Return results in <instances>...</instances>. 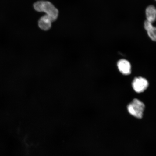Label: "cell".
<instances>
[{
  "instance_id": "1",
  "label": "cell",
  "mask_w": 156,
  "mask_h": 156,
  "mask_svg": "<svg viewBox=\"0 0 156 156\" xmlns=\"http://www.w3.org/2000/svg\"><path fill=\"white\" fill-rule=\"evenodd\" d=\"M34 7L35 10L38 12H45L52 22L55 21L58 18V9L50 2L45 1H37L34 4Z\"/></svg>"
},
{
  "instance_id": "2",
  "label": "cell",
  "mask_w": 156,
  "mask_h": 156,
  "mask_svg": "<svg viewBox=\"0 0 156 156\" xmlns=\"http://www.w3.org/2000/svg\"><path fill=\"white\" fill-rule=\"evenodd\" d=\"M128 110L132 115L137 118H141L143 116L145 105L138 99H134L128 105Z\"/></svg>"
},
{
  "instance_id": "3",
  "label": "cell",
  "mask_w": 156,
  "mask_h": 156,
  "mask_svg": "<svg viewBox=\"0 0 156 156\" xmlns=\"http://www.w3.org/2000/svg\"><path fill=\"white\" fill-rule=\"evenodd\" d=\"M149 85L148 81L142 77L136 78L132 83V87L136 92L140 93L143 92L147 88Z\"/></svg>"
},
{
  "instance_id": "4",
  "label": "cell",
  "mask_w": 156,
  "mask_h": 156,
  "mask_svg": "<svg viewBox=\"0 0 156 156\" xmlns=\"http://www.w3.org/2000/svg\"><path fill=\"white\" fill-rule=\"evenodd\" d=\"M119 71L124 75H129L131 73V65L128 60L121 59L117 64Z\"/></svg>"
},
{
  "instance_id": "5",
  "label": "cell",
  "mask_w": 156,
  "mask_h": 156,
  "mask_svg": "<svg viewBox=\"0 0 156 156\" xmlns=\"http://www.w3.org/2000/svg\"><path fill=\"white\" fill-rule=\"evenodd\" d=\"M52 22L47 15H44L39 19L38 21V26L42 30L47 31L51 28Z\"/></svg>"
},
{
  "instance_id": "6",
  "label": "cell",
  "mask_w": 156,
  "mask_h": 156,
  "mask_svg": "<svg viewBox=\"0 0 156 156\" xmlns=\"http://www.w3.org/2000/svg\"><path fill=\"white\" fill-rule=\"evenodd\" d=\"M144 27L149 37L154 41L156 42V27L153 26L152 23L147 20L144 23Z\"/></svg>"
},
{
  "instance_id": "7",
  "label": "cell",
  "mask_w": 156,
  "mask_h": 156,
  "mask_svg": "<svg viewBox=\"0 0 156 156\" xmlns=\"http://www.w3.org/2000/svg\"><path fill=\"white\" fill-rule=\"evenodd\" d=\"M147 20L151 23L155 21L156 19V9L153 5H150L146 10Z\"/></svg>"
},
{
  "instance_id": "8",
  "label": "cell",
  "mask_w": 156,
  "mask_h": 156,
  "mask_svg": "<svg viewBox=\"0 0 156 156\" xmlns=\"http://www.w3.org/2000/svg\"></svg>"
}]
</instances>
